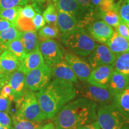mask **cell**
<instances>
[{"mask_svg": "<svg viewBox=\"0 0 129 129\" xmlns=\"http://www.w3.org/2000/svg\"><path fill=\"white\" fill-rule=\"evenodd\" d=\"M36 11L32 5L27 4L22 8L20 16L26 19H32L36 14Z\"/></svg>", "mask_w": 129, "mask_h": 129, "instance_id": "cell-34", "label": "cell"}, {"mask_svg": "<svg viewBox=\"0 0 129 129\" xmlns=\"http://www.w3.org/2000/svg\"><path fill=\"white\" fill-rule=\"evenodd\" d=\"M105 45L116 56L129 51V41L119 35L117 31H114Z\"/></svg>", "mask_w": 129, "mask_h": 129, "instance_id": "cell-19", "label": "cell"}, {"mask_svg": "<svg viewBox=\"0 0 129 129\" xmlns=\"http://www.w3.org/2000/svg\"><path fill=\"white\" fill-rule=\"evenodd\" d=\"M44 60L40 50L26 54L23 59L21 60L20 68L19 70L25 74H28L30 71L40 67L44 64Z\"/></svg>", "mask_w": 129, "mask_h": 129, "instance_id": "cell-17", "label": "cell"}, {"mask_svg": "<svg viewBox=\"0 0 129 129\" xmlns=\"http://www.w3.org/2000/svg\"><path fill=\"white\" fill-rule=\"evenodd\" d=\"M12 129H41L44 125L43 121L28 120L14 114L12 115Z\"/></svg>", "mask_w": 129, "mask_h": 129, "instance_id": "cell-22", "label": "cell"}, {"mask_svg": "<svg viewBox=\"0 0 129 129\" xmlns=\"http://www.w3.org/2000/svg\"><path fill=\"white\" fill-rule=\"evenodd\" d=\"M6 50H7L10 52L12 53L20 61V62L26 55V53L23 44H22L19 38L11 41L7 45Z\"/></svg>", "mask_w": 129, "mask_h": 129, "instance_id": "cell-28", "label": "cell"}, {"mask_svg": "<svg viewBox=\"0 0 129 129\" xmlns=\"http://www.w3.org/2000/svg\"><path fill=\"white\" fill-rule=\"evenodd\" d=\"M2 50L0 49V78H4L5 75L3 72V71L2 69V68H1V53H2Z\"/></svg>", "mask_w": 129, "mask_h": 129, "instance_id": "cell-46", "label": "cell"}, {"mask_svg": "<svg viewBox=\"0 0 129 129\" xmlns=\"http://www.w3.org/2000/svg\"><path fill=\"white\" fill-rule=\"evenodd\" d=\"M78 98H83L96 102L100 106L112 104L115 96L107 88L90 84L87 81L75 84Z\"/></svg>", "mask_w": 129, "mask_h": 129, "instance_id": "cell-6", "label": "cell"}, {"mask_svg": "<svg viewBox=\"0 0 129 129\" xmlns=\"http://www.w3.org/2000/svg\"><path fill=\"white\" fill-rule=\"evenodd\" d=\"M114 69L129 78V51L116 56Z\"/></svg>", "mask_w": 129, "mask_h": 129, "instance_id": "cell-25", "label": "cell"}, {"mask_svg": "<svg viewBox=\"0 0 129 129\" xmlns=\"http://www.w3.org/2000/svg\"><path fill=\"white\" fill-rule=\"evenodd\" d=\"M0 129H9V128H6V127H4V126H3L2 125L0 124Z\"/></svg>", "mask_w": 129, "mask_h": 129, "instance_id": "cell-48", "label": "cell"}, {"mask_svg": "<svg viewBox=\"0 0 129 129\" xmlns=\"http://www.w3.org/2000/svg\"><path fill=\"white\" fill-rule=\"evenodd\" d=\"M59 30L57 25H45L38 30V35L43 39H53L59 35Z\"/></svg>", "mask_w": 129, "mask_h": 129, "instance_id": "cell-30", "label": "cell"}, {"mask_svg": "<svg viewBox=\"0 0 129 129\" xmlns=\"http://www.w3.org/2000/svg\"><path fill=\"white\" fill-rule=\"evenodd\" d=\"M43 16L48 25H57L58 11L54 4L51 3L48 5L43 13Z\"/></svg>", "mask_w": 129, "mask_h": 129, "instance_id": "cell-29", "label": "cell"}, {"mask_svg": "<svg viewBox=\"0 0 129 129\" xmlns=\"http://www.w3.org/2000/svg\"><path fill=\"white\" fill-rule=\"evenodd\" d=\"M54 5L57 11L65 12L75 17L83 28L90 24L94 14V11L83 7L74 0H57Z\"/></svg>", "mask_w": 129, "mask_h": 129, "instance_id": "cell-7", "label": "cell"}, {"mask_svg": "<svg viewBox=\"0 0 129 129\" xmlns=\"http://www.w3.org/2000/svg\"><path fill=\"white\" fill-rule=\"evenodd\" d=\"M12 93V90H11L10 86L7 83L5 84L1 90V93H0V96L4 97V98H10Z\"/></svg>", "mask_w": 129, "mask_h": 129, "instance_id": "cell-39", "label": "cell"}, {"mask_svg": "<svg viewBox=\"0 0 129 129\" xmlns=\"http://www.w3.org/2000/svg\"><path fill=\"white\" fill-rule=\"evenodd\" d=\"M90 1H91V3H92L93 6H94L95 9H98L100 3H101L102 0H90Z\"/></svg>", "mask_w": 129, "mask_h": 129, "instance_id": "cell-44", "label": "cell"}, {"mask_svg": "<svg viewBox=\"0 0 129 129\" xmlns=\"http://www.w3.org/2000/svg\"><path fill=\"white\" fill-rule=\"evenodd\" d=\"M16 27L20 32L35 30V28L32 19H26L24 17H20V16L17 20Z\"/></svg>", "mask_w": 129, "mask_h": 129, "instance_id": "cell-32", "label": "cell"}, {"mask_svg": "<svg viewBox=\"0 0 129 129\" xmlns=\"http://www.w3.org/2000/svg\"><path fill=\"white\" fill-rule=\"evenodd\" d=\"M1 68L5 76H7L20 68V62L9 50L3 51L1 56Z\"/></svg>", "mask_w": 129, "mask_h": 129, "instance_id": "cell-20", "label": "cell"}, {"mask_svg": "<svg viewBox=\"0 0 129 129\" xmlns=\"http://www.w3.org/2000/svg\"><path fill=\"white\" fill-rule=\"evenodd\" d=\"M10 129H12V128H10Z\"/></svg>", "mask_w": 129, "mask_h": 129, "instance_id": "cell-52", "label": "cell"}, {"mask_svg": "<svg viewBox=\"0 0 129 129\" xmlns=\"http://www.w3.org/2000/svg\"><path fill=\"white\" fill-rule=\"evenodd\" d=\"M113 71V64L97 67L92 69L86 81L90 84L107 88Z\"/></svg>", "mask_w": 129, "mask_h": 129, "instance_id": "cell-14", "label": "cell"}, {"mask_svg": "<svg viewBox=\"0 0 129 129\" xmlns=\"http://www.w3.org/2000/svg\"><path fill=\"white\" fill-rule=\"evenodd\" d=\"M34 1H37V2L38 3H43L46 2H48V1H53V2L55 3L57 1V0H34Z\"/></svg>", "mask_w": 129, "mask_h": 129, "instance_id": "cell-47", "label": "cell"}, {"mask_svg": "<svg viewBox=\"0 0 129 129\" xmlns=\"http://www.w3.org/2000/svg\"><path fill=\"white\" fill-rule=\"evenodd\" d=\"M75 129H101L98 122L96 121L93 123L90 124L85 125L84 126L78 127V128Z\"/></svg>", "mask_w": 129, "mask_h": 129, "instance_id": "cell-42", "label": "cell"}, {"mask_svg": "<svg viewBox=\"0 0 129 129\" xmlns=\"http://www.w3.org/2000/svg\"><path fill=\"white\" fill-rule=\"evenodd\" d=\"M20 32L16 26H11L0 32V49L3 51L6 50L11 41L19 38Z\"/></svg>", "mask_w": 129, "mask_h": 129, "instance_id": "cell-23", "label": "cell"}, {"mask_svg": "<svg viewBox=\"0 0 129 129\" xmlns=\"http://www.w3.org/2000/svg\"><path fill=\"white\" fill-rule=\"evenodd\" d=\"M25 76L26 74L23 72L17 70L5 77L12 90L9 98L11 101H14L16 102L28 90L25 84Z\"/></svg>", "mask_w": 129, "mask_h": 129, "instance_id": "cell-12", "label": "cell"}, {"mask_svg": "<svg viewBox=\"0 0 129 129\" xmlns=\"http://www.w3.org/2000/svg\"><path fill=\"white\" fill-rule=\"evenodd\" d=\"M60 40L63 44L74 54L84 57L89 55L99 44L84 29H79L62 34Z\"/></svg>", "mask_w": 129, "mask_h": 129, "instance_id": "cell-3", "label": "cell"}, {"mask_svg": "<svg viewBox=\"0 0 129 129\" xmlns=\"http://www.w3.org/2000/svg\"><path fill=\"white\" fill-rule=\"evenodd\" d=\"M11 26H16L9 21L0 18V32Z\"/></svg>", "mask_w": 129, "mask_h": 129, "instance_id": "cell-41", "label": "cell"}, {"mask_svg": "<svg viewBox=\"0 0 129 129\" xmlns=\"http://www.w3.org/2000/svg\"><path fill=\"white\" fill-rule=\"evenodd\" d=\"M43 128L44 129H56L54 127V124L53 122H49V123L47 124L43 125Z\"/></svg>", "mask_w": 129, "mask_h": 129, "instance_id": "cell-45", "label": "cell"}, {"mask_svg": "<svg viewBox=\"0 0 129 129\" xmlns=\"http://www.w3.org/2000/svg\"><path fill=\"white\" fill-rule=\"evenodd\" d=\"M16 103L15 115L34 121H44L47 120L37 101L34 91L28 89Z\"/></svg>", "mask_w": 129, "mask_h": 129, "instance_id": "cell-5", "label": "cell"}, {"mask_svg": "<svg viewBox=\"0 0 129 129\" xmlns=\"http://www.w3.org/2000/svg\"><path fill=\"white\" fill-rule=\"evenodd\" d=\"M30 0H0V12L16 6H25Z\"/></svg>", "mask_w": 129, "mask_h": 129, "instance_id": "cell-31", "label": "cell"}, {"mask_svg": "<svg viewBox=\"0 0 129 129\" xmlns=\"http://www.w3.org/2000/svg\"><path fill=\"white\" fill-rule=\"evenodd\" d=\"M125 23H126V25H127V26H128V28L129 29V22H125Z\"/></svg>", "mask_w": 129, "mask_h": 129, "instance_id": "cell-49", "label": "cell"}, {"mask_svg": "<svg viewBox=\"0 0 129 129\" xmlns=\"http://www.w3.org/2000/svg\"><path fill=\"white\" fill-rule=\"evenodd\" d=\"M114 31L112 27L103 20L96 21L87 26L88 34L97 43L104 44L112 37Z\"/></svg>", "mask_w": 129, "mask_h": 129, "instance_id": "cell-13", "label": "cell"}, {"mask_svg": "<svg viewBox=\"0 0 129 129\" xmlns=\"http://www.w3.org/2000/svg\"><path fill=\"white\" fill-rule=\"evenodd\" d=\"M128 85L129 78L128 77L114 69L107 89L111 94L115 96L124 90Z\"/></svg>", "mask_w": 129, "mask_h": 129, "instance_id": "cell-18", "label": "cell"}, {"mask_svg": "<svg viewBox=\"0 0 129 129\" xmlns=\"http://www.w3.org/2000/svg\"><path fill=\"white\" fill-rule=\"evenodd\" d=\"M41 129H44V128H43V127H42V128H41Z\"/></svg>", "mask_w": 129, "mask_h": 129, "instance_id": "cell-50", "label": "cell"}, {"mask_svg": "<svg viewBox=\"0 0 129 129\" xmlns=\"http://www.w3.org/2000/svg\"><path fill=\"white\" fill-rule=\"evenodd\" d=\"M98 105L77 98L64 105L53 118L56 129H75L97 121Z\"/></svg>", "mask_w": 129, "mask_h": 129, "instance_id": "cell-1", "label": "cell"}, {"mask_svg": "<svg viewBox=\"0 0 129 129\" xmlns=\"http://www.w3.org/2000/svg\"><path fill=\"white\" fill-rule=\"evenodd\" d=\"M26 54L39 49L40 40L35 30L21 32L19 37Z\"/></svg>", "mask_w": 129, "mask_h": 129, "instance_id": "cell-21", "label": "cell"}, {"mask_svg": "<svg viewBox=\"0 0 129 129\" xmlns=\"http://www.w3.org/2000/svg\"><path fill=\"white\" fill-rule=\"evenodd\" d=\"M35 28V30H38L42 27L46 25V22L45 21L44 17L40 13H37L35 16L32 19Z\"/></svg>", "mask_w": 129, "mask_h": 129, "instance_id": "cell-37", "label": "cell"}, {"mask_svg": "<svg viewBox=\"0 0 129 129\" xmlns=\"http://www.w3.org/2000/svg\"><path fill=\"white\" fill-rule=\"evenodd\" d=\"M7 83V81L6 77L0 78V93H1V90H2L3 86H4V85Z\"/></svg>", "mask_w": 129, "mask_h": 129, "instance_id": "cell-43", "label": "cell"}, {"mask_svg": "<svg viewBox=\"0 0 129 129\" xmlns=\"http://www.w3.org/2000/svg\"><path fill=\"white\" fill-rule=\"evenodd\" d=\"M74 1H75L78 4H80L82 6H83V7L90 10H94L95 8L93 6L92 3H91L90 0H74Z\"/></svg>", "mask_w": 129, "mask_h": 129, "instance_id": "cell-40", "label": "cell"}, {"mask_svg": "<svg viewBox=\"0 0 129 129\" xmlns=\"http://www.w3.org/2000/svg\"><path fill=\"white\" fill-rule=\"evenodd\" d=\"M116 55L104 44H99L88 56V62L92 69L101 66L112 64Z\"/></svg>", "mask_w": 129, "mask_h": 129, "instance_id": "cell-10", "label": "cell"}, {"mask_svg": "<svg viewBox=\"0 0 129 129\" xmlns=\"http://www.w3.org/2000/svg\"><path fill=\"white\" fill-rule=\"evenodd\" d=\"M111 1H114V0H111Z\"/></svg>", "mask_w": 129, "mask_h": 129, "instance_id": "cell-51", "label": "cell"}, {"mask_svg": "<svg viewBox=\"0 0 129 129\" xmlns=\"http://www.w3.org/2000/svg\"><path fill=\"white\" fill-rule=\"evenodd\" d=\"M11 102L9 98L0 96V111L9 113Z\"/></svg>", "mask_w": 129, "mask_h": 129, "instance_id": "cell-38", "label": "cell"}, {"mask_svg": "<svg viewBox=\"0 0 129 129\" xmlns=\"http://www.w3.org/2000/svg\"><path fill=\"white\" fill-rule=\"evenodd\" d=\"M57 26L62 34L84 29L75 17L65 12L58 11Z\"/></svg>", "mask_w": 129, "mask_h": 129, "instance_id": "cell-16", "label": "cell"}, {"mask_svg": "<svg viewBox=\"0 0 129 129\" xmlns=\"http://www.w3.org/2000/svg\"><path fill=\"white\" fill-rule=\"evenodd\" d=\"M22 8V6H16L11 9L3 10L0 12V18L9 21L16 26Z\"/></svg>", "mask_w": 129, "mask_h": 129, "instance_id": "cell-27", "label": "cell"}, {"mask_svg": "<svg viewBox=\"0 0 129 129\" xmlns=\"http://www.w3.org/2000/svg\"><path fill=\"white\" fill-rule=\"evenodd\" d=\"M51 78V68L44 63L26 74V87L34 92L40 91L49 84Z\"/></svg>", "mask_w": 129, "mask_h": 129, "instance_id": "cell-8", "label": "cell"}, {"mask_svg": "<svg viewBox=\"0 0 129 129\" xmlns=\"http://www.w3.org/2000/svg\"><path fill=\"white\" fill-rule=\"evenodd\" d=\"M12 118L8 113L0 111V124L6 128L10 129L12 127Z\"/></svg>", "mask_w": 129, "mask_h": 129, "instance_id": "cell-36", "label": "cell"}, {"mask_svg": "<svg viewBox=\"0 0 129 129\" xmlns=\"http://www.w3.org/2000/svg\"><path fill=\"white\" fill-rule=\"evenodd\" d=\"M64 59L68 63L77 78L81 82L86 81L93 69L88 62L74 53L66 54Z\"/></svg>", "mask_w": 129, "mask_h": 129, "instance_id": "cell-11", "label": "cell"}, {"mask_svg": "<svg viewBox=\"0 0 129 129\" xmlns=\"http://www.w3.org/2000/svg\"><path fill=\"white\" fill-rule=\"evenodd\" d=\"M39 50L44 63L50 67L63 60L65 55L59 43L53 39H43L40 41Z\"/></svg>", "mask_w": 129, "mask_h": 129, "instance_id": "cell-9", "label": "cell"}, {"mask_svg": "<svg viewBox=\"0 0 129 129\" xmlns=\"http://www.w3.org/2000/svg\"><path fill=\"white\" fill-rule=\"evenodd\" d=\"M119 14L121 20L129 22V0H124L118 9Z\"/></svg>", "mask_w": 129, "mask_h": 129, "instance_id": "cell-33", "label": "cell"}, {"mask_svg": "<svg viewBox=\"0 0 129 129\" xmlns=\"http://www.w3.org/2000/svg\"><path fill=\"white\" fill-rule=\"evenodd\" d=\"M112 103L129 118V85L121 92L116 95Z\"/></svg>", "mask_w": 129, "mask_h": 129, "instance_id": "cell-24", "label": "cell"}, {"mask_svg": "<svg viewBox=\"0 0 129 129\" xmlns=\"http://www.w3.org/2000/svg\"><path fill=\"white\" fill-rule=\"evenodd\" d=\"M97 122L101 129H129V118L113 103L98 107Z\"/></svg>", "mask_w": 129, "mask_h": 129, "instance_id": "cell-4", "label": "cell"}, {"mask_svg": "<svg viewBox=\"0 0 129 129\" xmlns=\"http://www.w3.org/2000/svg\"><path fill=\"white\" fill-rule=\"evenodd\" d=\"M118 9L119 7L115 5L114 8L110 10L100 12V15L102 20L112 28H115L121 22Z\"/></svg>", "mask_w": 129, "mask_h": 129, "instance_id": "cell-26", "label": "cell"}, {"mask_svg": "<svg viewBox=\"0 0 129 129\" xmlns=\"http://www.w3.org/2000/svg\"><path fill=\"white\" fill-rule=\"evenodd\" d=\"M50 68L53 78L70 81L74 84H77L79 82L78 79L64 58Z\"/></svg>", "mask_w": 129, "mask_h": 129, "instance_id": "cell-15", "label": "cell"}, {"mask_svg": "<svg viewBox=\"0 0 129 129\" xmlns=\"http://www.w3.org/2000/svg\"><path fill=\"white\" fill-rule=\"evenodd\" d=\"M116 31L119 35L129 41V29L125 22L121 20L120 23L115 28Z\"/></svg>", "mask_w": 129, "mask_h": 129, "instance_id": "cell-35", "label": "cell"}, {"mask_svg": "<svg viewBox=\"0 0 129 129\" xmlns=\"http://www.w3.org/2000/svg\"><path fill=\"white\" fill-rule=\"evenodd\" d=\"M35 94L42 111L49 120L77 97L75 84L57 78H53L46 87Z\"/></svg>", "mask_w": 129, "mask_h": 129, "instance_id": "cell-2", "label": "cell"}]
</instances>
